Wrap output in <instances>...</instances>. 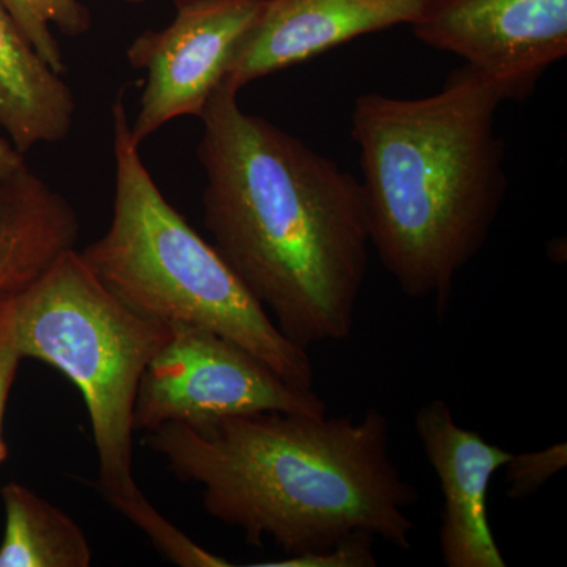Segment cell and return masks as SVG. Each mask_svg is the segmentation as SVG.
<instances>
[{
	"instance_id": "6da1fadb",
	"label": "cell",
	"mask_w": 567,
	"mask_h": 567,
	"mask_svg": "<svg viewBox=\"0 0 567 567\" xmlns=\"http://www.w3.org/2000/svg\"><path fill=\"white\" fill-rule=\"evenodd\" d=\"M199 118L204 224L216 251L292 344L350 338L371 249L360 181L246 112L227 82Z\"/></svg>"
},
{
	"instance_id": "7a4b0ae2",
	"label": "cell",
	"mask_w": 567,
	"mask_h": 567,
	"mask_svg": "<svg viewBox=\"0 0 567 567\" xmlns=\"http://www.w3.org/2000/svg\"><path fill=\"white\" fill-rule=\"evenodd\" d=\"M145 445L183 483L203 487L208 516L271 539L289 557L320 554L353 535L410 550L420 502L391 456L390 421L264 412L152 429Z\"/></svg>"
},
{
	"instance_id": "3957f363",
	"label": "cell",
	"mask_w": 567,
	"mask_h": 567,
	"mask_svg": "<svg viewBox=\"0 0 567 567\" xmlns=\"http://www.w3.org/2000/svg\"><path fill=\"white\" fill-rule=\"evenodd\" d=\"M505 95L473 66L424 99L358 96L369 237L405 297L445 315L458 274L486 245L506 196L496 114Z\"/></svg>"
},
{
	"instance_id": "277c9868",
	"label": "cell",
	"mask_w": 567,
	"mask_h": 567,
	"mask_svg": "<svg viewBox=\"0 0 567 567\" xmlns=\"http://www.w3.org/2000/svg\"><path fill=\"white\" fill-rule=\"evenodd\" d=\"M10 306L22 358L58 369L84 399L104 499L175 565L221 566V557L197 546L155 509L133 475L137 390L171 324L142 316L118 300L76 248L61 254L10 298Z\"/></svg>"
},
{
	"instance_id": "5b68a950",
	"label": "cell",
	"mask_w": 567,
	"mask_h": 567,
	"mask_svg": "<svg viewBox=\"0 0 567 567\" xmlns=\"http://www.w3.org/2000/svg\"><path fill=\"white\" fill-rule=\"evenodd\" d=\"M115 188L110 229L81 257L133 311L229 339L301 390H315L308 350L292 344L215 246L163 196L132 136L122 93L112 104Z\"/></svg>"
},
{
	"instance_id": "8992f818",
	"label": "cell",
	"mask_w": 567,
	"mask_h": 567,
	"mask_svg": "<svg viewBox=\"0 0 567 567\" xmlns=\"http://www.w3.org/2000/svg\"><path fill=\"white\" fill-rule=\"evenodd\" d=\"M264 412L324 416L327 404L229 339L175 323L142 374L133 424L134 431L148 432L167 423L200 425Z\"/></svg>"
},
{
	"instance_id": "52a82bcc",
	"label": "cell",
	"mask_w": 567,
	"mask_h": 567,
	"mask_svg": "<svg viewBox=\"0 0 567 567\" xmlns=\"http://www.w3.org/2000/svg\"><path fill=\"white\" fill-rule=\"evenodd\" d=\"M163 31H147L126 50L133 69L147 73L132 125L137 145L178 117H200L226 80L238 44L264 0H178Z\"/></svg>"
},
{
	"instance_id": "ba28073f",
	"label": "cell",
	"mask_w": 567,
	"mask_h": 567,
	"mask_svg": "<svg viewBox=\"0 0 567 567\" xmlns=\"http://www.w3.org/2000/svg\"><path fill=\"white\" fill-rule=\"evenodd\" d=\"M416 39L464 59L507 100H525L567 55V0H429Z\"/></svg>"
},
{
	"instance_id": "9c48e42d",
	"label": "cell",
	"mask_w": 567,
	"mask_h": 567,
	"mask_svg": "<svg viewBox=\"0 0 567 567\" xmlns=\"http://www.w3.org/2000/svg\"><path fill=\"white\" fill-rule=\"evenodd\" d=\"M429 0H264L224 82H249L315 59L339 44L420 18Z\"/></svg>"
},
{
	"instance_id": "30bf717a",
	"label": "cell",
	"mask_w": 567,
	"mask_h": 567,
	"mask_svg": "<svg viewBox=\"0 0 567 567\" xmlns=\"http://www.w3.org/2000/svg\"><path fill=\"white\" fill-rule=\"evenodd\" d=\"M416 434L443 494L440 551L447 567H506L488 522L492 477L513 453L462 427L442 399L421 406Z\"/></svg>"
},
{
	"instance_id": "8fae6325",
	"label": "cell",
	"mask_w": 567,
	"mask_h": 567,
	"mask_svg": "<svg viewBox=\"0 0 567 567\" xmlns=\"http://www.w3.org/2000/svg\"><path fill=\"white\" fill-rule=\"evenodd\" d=\"M80 229L69 200L29 167L0 178V303L73 249Z\"/></svg>"
},
{
	"instance_id": "7c38bea8",
	"label": "cell",
	"mask_w": 567,
	"mask_h": 567,
	"mask_svg": "<svg viewBox=\"0 0 567 567\" xmlns=\"http://www.w3.org/2000/svg\"><path fill=\"white\" fill-rule=\"evenodd\" d=\"M73 91L33 50L0 2V126L25 155L35 145L58 144L73 126Z\"/></svg>"
},
{
	"instance_id": "4fadbf2b",
	"label": "cell",
	"mask_w": 567,
	"mask_h": 567,
	"mask_svg": "<svg viewBox=\"0 0 567 567\" xmlns=\"http://www.w3.org/2000/svg\"><path fill=\"white\" fill-rule=\"evenodd\" d=\"M6 529L0 567H89L92 547L80 525L20 483L2 488Z\"/></svg>"
},
{
	"instance_id": "5bb4252c",
	"label": "cell",
	"mask_w": 567,
	"mask_h": 567,
	"mask_svg": "<svg viewBox=\"0 0 567 567\" xmlns=\"http://www.w3.org/2000/svg\"><path fill=\"white\" fill-rule=\"evenodd\" d=\"M25 39L55 73L65 74L66 63L54 29L80 37L91 29L92 17L80 0H0Z\"/></svg>"
},
{
	"instance_id": "9a60e30c",
	"label": "cell",
	"mask_w": 567,
	"mask_h": 567,
	"mask_svg": "<svg viewBox=\"0 0 567 567\" xmlns=\"http://www.w3.org/2000/svg\"><path fill=\"white\" fill-rule=\"evenodd\" d=\"M567 465L565 442L529 453L513 454L506 470V494L513 499H525L546 486Z\"/></svg>"
},
{
	"instance_id": "2e32d148",
	"label": "cell",
	"mask_w": 567,
	"mask_h": 567,
	"mask_svg": "<svg viewBox=\"0 0 567 567\" xmlns=\"http://www.w3.org/2000/svg\"><path fill=\"white\" fill-rule=\"evenodd\" d=\"M375 537L353 535L320 551V554L298 555L286 561L270 563L264 566L282 567H372L377 566L374 554Z\"/></svg>"
},
{
	"instance_id": "e0dca14e",
	"label": "cell",
	"mask_w": 567,
	"mask_h": 567,
	"mask_svg": "<svg viewBox=\"0 0 567 567\" xmlns=\"http://www.w3.org/2000/svg\"><path fill=\"white\" fill-rule=\"evenodd\" d=\"M24 360L14 338L13 315L10 298L0 303V465L6 462L9 447L3 440V420L9 404L11 388L17 379L18 368Z\"/></svg>"
},
{
	"instance_id": "ac0fdd59",
	"label": "cell",
	"mask_w": 567,
	"mask_h": 567,
	"mask_svg": "<svg viewBox=\"0 0 567 567\" xmlns=\"http://www.w3.org/2000/svg\"><path fill=\"white\" fill-rule=\"evenodd\" d=\"M25 155H22L9 137L0 136V178L9 177L25 166Z\"/></svg>"
},
{
	"instance_id": "d6986e66",
	"label": "cell",
	"mask_w": 567,
	"mask_h": 567,
	"mask_svg": "<svg viewBox=\"0 0 567 567\" xmlns=\"http://www.w3.org/2000/svg\"><path fill=\"white\" fill-rule=\"evenodd\" d=\"M123 2L136 3V2H144V0H123ZM174 2H178V0H174Z\"/></svg>"
}]
</instances>
